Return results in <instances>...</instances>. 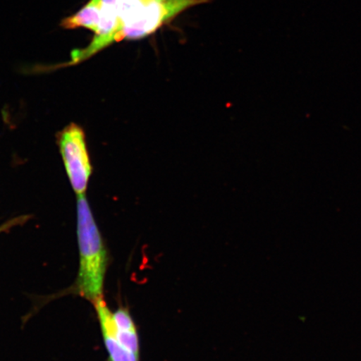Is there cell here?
<instances>
[{"mask_svg": "<svg viewBox=\"0 0 361 361\" xmlns=\"http://www.w3.org/2000/svg\"><path fill=\"white\" fill-rule=\"evenodd\" d=\"M78 236L80 269L76 290L94 303L103 297L108 255L85 195L78 196Z\"/></svg>", "mask_w": 361, "mask_h": 361, "instance_id": "1", "label": "cell"}, {"mask_svg": "<svg viewBox=\"0 0 361 361\" xmlns=\"http://www.w3.org/2000/svg\"><path fill=\"white\" fill-rule=\"evenodd\" d=\"M207 2L209 0H152L130 4L121 13V29L116 42L147 37L188 8Z\"/></svg>", "mask_w": 361, "mask_h": 361, "instance_id": "2", "label": "cell"}, {"mask_svg": "<svg viewBox=\"0 0 361 361\" xmlns=\"http://www.w3.org/2000/svg\"><path fill=\"white\" fill-rule=\"evenodd\" d=\"M58 143L72 188L76 195H85L92 166L83 129L75 123L67 126L59 134Z\"/></svg>", "mask_w": 361, "mask_h": 361, "instance_id": "3", "label": "cell"}, {"mask_svg": "<svg viewBox=\"0 0 361 361\" xmlns=\"http://www.w3.org/2000/svg\"><path fill=\"white\" fill-rule=\"evenodd\" d=\"M108 354L111 361H140V356L135 355L121 344L116 336V326L112 313L103 297L94 303Z\"/></svg>", "mask_w": 361, "mask_h": 361, "instance_id": "4", "label": "cell"}, {"mask_svg": "<svg viewBox=\"0 0 361 361\" xmlns=\"http://www.w3.org/2000/svg\"><path fill=\"white\" fill-rule=\"evenodd\" d=\"M101 10L102 0H90L80 11L63 20L61 28L74 30L84 27L97 33L100 24Z\"/></svg>", "mask_w": 361, "mask_h": 361, "instance_id": "5", "label": "cell"}, {"mask_svg": "<svg viewBox=\"0 0 361 361\" xmlns=\"http://www.w3.org/2000/svg\"><path fill=\"white\" fill-rule=\"evenodd\" d=\"M116 336L117 340L119 341L121 344L123 345L126 349H128L135 355L140 356V344L137 331H119L116 327Z\"/></svg>", "mask_w": 361, "mask_h": 361, "instance_id": "6", "label": "cell"}, {"mask_svg": "<svg viewBox=\"0 0 361 361\" xmlns=\"http://www.w3.org/2000/svg\"><path fill=\"white\" fill-rule=\"evenodd\" d=\"M112 317L113 319H114L116 326L119 331H137L134 320L133 319L132 316H130L128 310L120 308L117 310L115 313H112Z\"/></svg>", "mask_w": 361, "mask_h": 361, "instance_id": "7", "label": "cell"}, {"mask_svg": "<svg viewBox=\"0 0 361 361\" xmlns=\"http://www.w3.org/2000/svg\"><path fill=\"white\" fill-rule=\"evenodd\" d=\"M157 1H165V0H157Z\"/></svg>", "mask_w": 361, "mask_h": 361, "instance_id": "8", "label": "cell"}]
</instances>
